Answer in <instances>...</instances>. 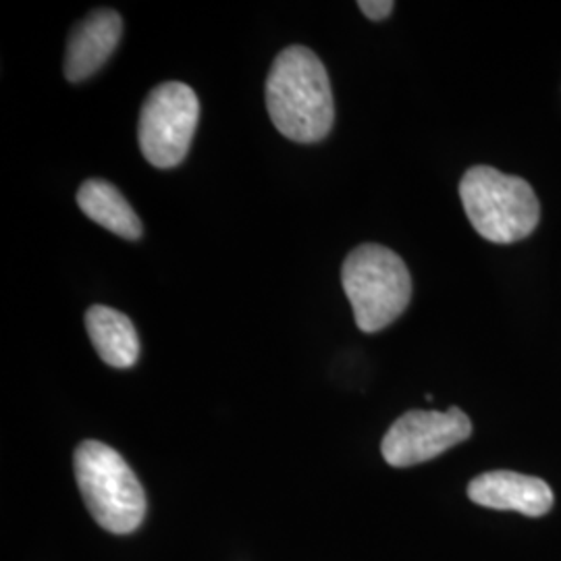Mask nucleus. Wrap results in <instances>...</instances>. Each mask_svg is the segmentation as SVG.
Here are the masks:
<instances>
[{"label":"nucleus","instance_id":"obj_1","mask_svg":"<svg viewBox=\"0 0 561 561\" xmlns=\"http://www.w3.org/2000/svg\"><path fill=\"white\" fill-rule=\"evenodd\" d=\"M266 108L285 138L314 144L335 121L331 81L322 60L306 46H289L273 60L266 80Z\"/></svg>","mask_w":561,"mask_h":561},{"label":"nucleus","instance_id":"obj_9","mask_svg":"<svg viewBox=\"0 0 561 561\" xmlns=\"http://www.w3.org/2000/svg\"><path fill=\"white\" fill-rule=\"evenodd\" d=\"M85 329L102 362L113 368H131L140 358V337L134 322L108 306L85 312Z\"/></svg>","mask_w":561,"mask_h":561},{"label":"nucleus","instance_id":"obj_2","mask_svg":"<svg viewBox=\"0 0 561 561\" xmlns=\"http://www.w3.org/2000/svg\"><path fill=\"white\" fill-rule=\"evenodd\" d=\"M460 198L474 231L493 243L524 240L541 219V204L530 183L493 167H472L466 171Z\"/></svg>","mask_w":561,"mask_h":561},{"label":"nucleus","instance_id":"obj_10","mask_svg":"<svg viewBox=\"0 0 561 561\" xmlns=\"http://www.w3.org/2000/svg\"><path fill=\"white\" fill-rule=\"evenodd\" d=\"M81 213L111 233L125 240H140L141 221L119 190L104 180H88L78 192Z\"/></svg>","mask_w":561,"mask_h":561},{"label":"nucleus","instance_id":"obj_5","mask_svg":"<svg viewBox=\"0 0 561 561\" xmlns=\"http://www.w3.org/2000/svg\"><path fill=\"white\" fill-rule=\"evenodd\" d=\"M198 119L201 102L190 85L167 81L154 88L141 106L138 125L146 161L159 169L178 167L187 157Z\"/></svg>","mask_w":561,"mask_h":561},{"label":"nucleus","instance_id":"obj_11","mask_svg":"<svg viewBox=\"0 0 561 561\" xmlns=\"http://www.w3.org/2000/svg\"><path fill=\"white\" fill-rule=\"evenodd\" d=\"M393 7L396 4L391 0H362V2H358V9L362 13L373 21L387 20L391 15Z\"/></svg>","mask_w":561,"mask_h":561},{"label":"nucleus","instance_id":"obj_3","mask_svg":"<svg viewBox=\"0 0 561 561\" xmlns=\"http://www.w3.org/2000/svg\"><path fill=\"white\" fill-rule=\"evenodd\" d=\"M341 283L364 333H377L398 321L412 300L405 262L379 243H364L343 262Z\"/></svg>","mask_w":561,"mask_h":561},{"label":"nucleus","instance_id":"obj_6","mask_svg":"<svg viewBox=\"0 0 561 561\" xmlns=\"http://www.w3.org/2000/svg\"><path fill=\"white\" fill-rule=\"evenodd\" d=\"M472 435V422L460 408L447 412L410 410L382 437V458L389 466L410 468L433 460Z\"/></svg>","mask_w":561,"mask_h":561},{"label":"nucleus","instance_id":"obj_8","mask_svg":"<svg viewBox=\"0 0 561 561\" xmlns=\"http://www.w3.org/2000/svg\"><path fill=\"white\" fill-rule=\"evenodd\" d=\"M123 34V20L117 11L101 9L80 21L67 44L65 76L69 81L88 80L113 55Z\"/></svg>","mask_w":561,"mask_h":561},{"label":"nucleus","instance_id":"obj_4","mask_svg":"<svg viewBox=\"0 0 561 561\" xmlns=\"http://www.w3.org/2000/svg\"><path fill=\"white\" fill-rule=\"evenodd\" d=\"M81 497L92 518L113 535H129L146 516V495L136 472L106 443L83 442L73 458Z\"/></svg>","mask_w":561,"mask_h":561},{"label":"nucleus","instance_id":"obj_7","mask_svg":"<svg viewBox=\"0 0 561 561\" xmlns=\"http://www.w3.org/2000/svg\"><path fill=\"white\" fill-rule=\"evenodd\" d=\"M468 497L482 507L518 512L530 518L545 516L553 507V491L547 482L510 470H493L477 477L468 484Z\"/></svg>","mask_w":561,"mask_h":561}]
</instances>
